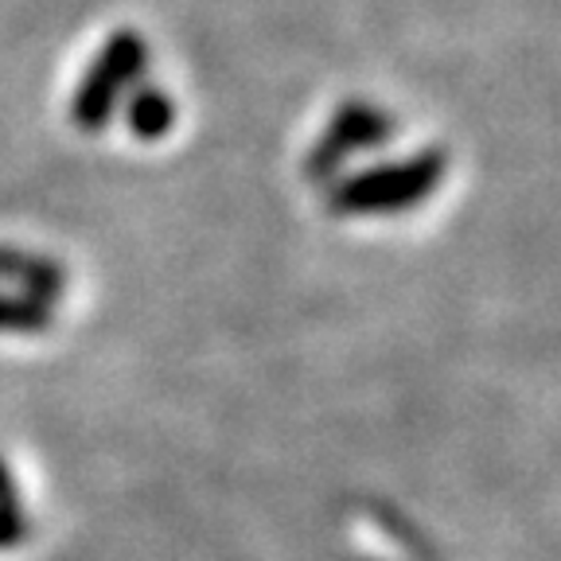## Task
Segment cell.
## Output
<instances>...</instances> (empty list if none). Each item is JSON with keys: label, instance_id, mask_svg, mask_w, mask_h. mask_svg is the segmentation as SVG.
<instances>
[{"label": "cell", "instance_id": "obj_1", "mask_svg": "<svg viewBox=\"0 0 561 561\" xmlns=\"http://www.w3.org/2000/svg\"><path fill=\"white\" fill-rule=\"evenodd\" d=\"M448 172L445 149H421L405 160L363 168L355 175H343L328 187V207L340 215H386V210L417 207L440 187Z\"/></svg>", "mask_w": 561, "mask_h": 561}, {"label": "cell", "instance_id": "obj_2", "mask_svg": "<svg viewBox=\"0 0 561 561\" xmlns=\"http://www.w3.org/2000/svg\"><path fill=\"white\" fill-rule=\"evenodd\" d=\"M149 67V44L133 27H117L102 44L98 59L87 67L79 90L70 98V117L82 133H102L110 117L117 114L122 98L140 82Z\"/></svg>", "mask_w": 561, "mask_h": 561}, {"label": "cell", "instance_id": "obj_3", "mask_svg": "<svg viewBox=\"0 0 561 561\" xmlns=\"http://www.w3.org/2000/svg\"><path fill=\"white\" fill-rule=\"evenodd\" d=\"M394 133H398L394 114H386L382 105L343 102L332 114V122H328L324 137L308 149L305 175L308 180H332L355 152L382 149V145L394 140Z\"/></svg>", "mask_w": 561, "mask_h": 561}, {"label": "cell", "instance_id": "obj_4", "mask_svg": "<svg viewBox=\"0 0 561 561\" xmlns=\"http://www.w3.org/2000/svg\"><path fill=\"white\" fill-rule=\"evenodd\" d=\"M125 102V125L137 140H160L175 125V102L168 98L164 87H133Z\"/></svg>", "mask_w": 561, "mask_h": 561}, {"label": "cell", "instance_id": "obj_5", "mask_svg": "<svg viewBox=\"0 0 561 561\" xmlns=\"http://www.w3.org/2000/svg\"><path fill=\"white\" fill-rule=\"evenodd\" d=\"M0 273L20 280V285H27V289H35V293L59 289V270H55L51 262H44V257H27V254H20V250H12V245H0Z\"/></svg>", "mask_w": 561, "mask_h": 561}, {"label": "cell", "instance_id": "obj_6", "mask_svg": "<svg viewBox=\"0 0 561 561\" xmlns=\"http://www.w3.org/2000/svg\"><path fill=\"white\" fill-rule=\"evenodd\" d=\"M0 324H44V312L27 300L0 297Z\"/></svg>", "mask_w": 561, "mask_h": 561}]
</instances>
